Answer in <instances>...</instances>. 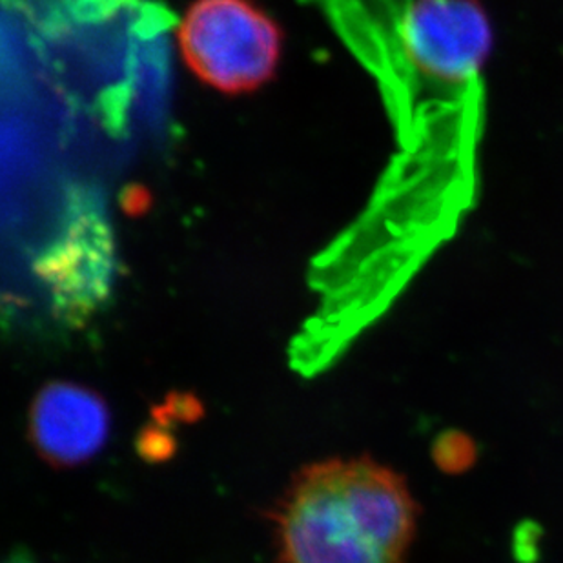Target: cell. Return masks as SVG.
I'll list each match as a JSON object with an SVG mask.
<instances>
[{"instance_id":"3957f363","label":"cell","mask_w":563,"mask_h":563,"mask_svg":"<svg viewBox=\"0 0 563 563\" xmlns=\"http://www.w3.org/2000/svg\"><path fill=\"white\" fill-rule=\"evenodd\" d=\"M398 33L410 66L443 86L476 85L495 46L479 0H410Z\"/></svg>"},{"instance_id":"8992f818","label":"cell","mask_w":563,"mask_h":563,"mask_svg":"<svg viewBox=\"0 0 563 563\" xmlns=\"http://www.w3.org/2000/svg\"><path fill=\"white\" fill-rule=\"evenodd\" d=\"M5 563H33V560L30 559V554L26 553H13L10 556V560Z\"/></svg>"},{"instance_id":"5b68a950","label":"cell","mask_w":563,"mask_h":563,"mask_svg":"<svg viewBox=\"0 0 563 563\" xmlns=\"http://www.w3.org/2000/svg\"><path fill=\"white\" fill-rule=\"evenodd\" d=\"M35 4L60 5V8H96V5H108L115 0H27Z\"/></svg>"},{"instance_id":"6da1fadb","label":"cell","mask_w":563,"mask_h":563,"mask_svg":"<svg viewBox=\"0 0 563 563\" xmlns=\"http://www.w3.org/2000/svg\"><path fill=\"white\" fill-rule=\"evenodd\" d=\"M416 516L405 479L362 456L301 468L271 520L279 563H404Z\"/></svg>"},{"instance_id":"7a4b0ae2","label":"cell","mask_w":563,"mask_h":563,"mask_svg":"<svg viewBox=\"0 0 563 563\" xmlns=\"http://www.w3.org/2000/svg\"><path fill=\"white\" fill-rule=\"evenodd\" d=\"M177 44L202 85L241 96L276 75L283 32L252 0H196L179 22Z\"/></svg>"},{"instance_id":"277c9868","label":"cell","mask_w":563,"mask_h":563,"mask_svg":"<svg viewBox=\"0 0 563 563\" xmlns=\"http://www.w3.org/2000/svg\"><path fill=\"white\" fill-rule=\"evenodd\" d=\"M30 441L44 462L74 468L107 445L112 416L101 394L74 382L44 385L30 407Z\"/></svg>"}]
</instances>
